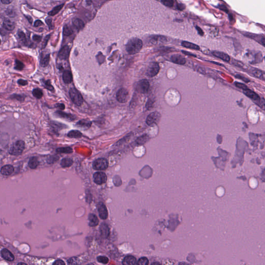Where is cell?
I'll return each instance as SVG.
<instances>
[{"label":"cell","instance_id":"cell-62","mask_svg":"<svg viewBox=\"0 0 265 265\" xmlns=\"http://www.w3.org/2000/svg\"><path fill=\"white\" fill-rule=\"evenodd\" d=\"M27 265V264H25V263H24V262H19V263H18V265Z\"/></svg>","mask_w":265,"mask_h":265},{"label":"cell","instance_id":"cell-29","mask_svg":"<svg viewBox=\"0 0 265 265\" xmlns=\"http://www.w3.org/2000/svg\"><path fill=\"white\" fill-rule=\"evenodd\" d=\"M18 36L19 40L22 45L24 46L28 45L27 38L26 36V34H24V32L19 30L18 32Z\"/></svg>","mask_w":265,"mask_h":265},{"label":"cell","instance_id":"cell-21","mask_svg":"<svg viewBox=\"0 0 265 265\" xmlns=\"http://www.w3.org/2000/svg\"><path fill=\"white\" fill-rule=\"evenodd\" d=\"M63 79L66 84H71L73 80V76L71 71H64L63 74Z\"/></svg>","mask_w":265,"mask_h":265},{"label":"cell","instance_id":"cell-60","mask_svg":"<svg viewBox=\"0 0 265 265\" xmlns=\"http://www.w3.org/2000/svg\"><path fill=\"white\" fill-rule=\"evenodd\" d=\"M179 265H189V264H187V263H186V262H180V263L179 264Z\"/></svg>","mask_w":265,"mask_h":265},{"label":"cell","instance_id":"cell-45","mask_svg":"<svg viewBox=\"0 0 265 265\" xmlns=\"http://www.w3.org/2000/svg\"><path fill=\"white\" fill-rule=\"evenodd\" d=\"M97 260L98 262L102 263L104 264H107L108 262H109V259L107 257L104 256H98L97 258Z\"/></svg>","mask_w":265,"mask_h":265},{"label":"cell","instance_id":"cell-38","mask_svg":"<svg viewBox=\"0 0 265 265\" xmlns=\"http://www.w3.org/2000/svg\"><path fill=\"white\" fill-rule=\"evenodd\" d=\"M68 265H80V262L78 258L71 257L67 260Z\"/></svg>","mask_w":265,"mask_h":265},{"label":"cell","instance_id":"cell-31","mask_svg":"<svg viewBox=\"0 0 265 265\" xmlns=\"http://www.w3.org/2000/svg\"><path fill=\"white\" fill-rule=\"evenodd\" d=\"M82 136V133L77 130H71L67 134V136L71 138H80Z\"/></svg>","mask_w":265,"mask_h":265},{"label":"cell","instance_id":"cell-9","mask_svg":"<svg viewBox=\"0 0 265 265\" xmlns=\"http://www.w3.org/2000/svg\"><path fill=\"white\" fill-rule=\"evenodd\" d=\"M150 84L147 80H142L138 82L136 86V90L141 93H146L149 89Z\"/></svg>","mask_w":265,"mask_h":265},{"label":"cell","instance_id":"cell-41","mask_svg":"<svg viewBox=\"0 0 265 265\" xmlns=\"http://www.w3.org/2000/svg\"><path fill=\"white\" fill-rule=\"evenodd\" d=\"M9 98L11 100H16L19 102H23L25 99V96L22 95L13 94L11 95Z\"/></svg>","mask_w":265,"mask_h":265},{"label":"cell","instance_id":"cell-2","mask_svg":"<svg viewBox=\"0 0 265 265\" xmlns=\"http://www.w3.org/2000/svg\"><path fill=\"white\" fill-rule=\"evenodd\" d=\"M25 148V143L22 140H18L15 142L11 146L9 153L11 155H19L23 152Z\"/></svg>","mask_w":265,"mask_h":265},{"label":"cell","instance_id":"cell-37","mask_svg":"<svg viewBox=\"0 0 265 265\" xmlns=\"http://www.w3.org/2000/svg\"><path fill=\"white\" fill-rule=\"evenodd\" d=\"M32 94L34 97H36L38 99H40L42 97L43 93H42V90L38 89V88H36V89L33 90Z\"/></svg>","mask_w":265,"mask_h":265},{"label":"cell","instance_id":"cell-47","mask_svg":"<svg viewBox=\"0 0 265 265\" xmlns=\"http://www.w3.org/2000/svg\"><path fill=\"white\" fill-rule=\"evenodd\" d=\"M46 24H47L48 26L49 27V29H53V24H52V19L51 18H47L46 19Z\"/></svg>","mask_w":265,"mask_h":265},{"label":"cell","instance_id":"cell-24","mask_svg":"<svg viewBox=\"0 0 265 265\" xmlns=\"http://www.w3.org/2000/svg\"><path fill=\"white\" fill-rule=\"evenodd\" d=\"M247 36L253 38L254 40H256L257 42H259L260 44H262V46H265V37L264 36L260 35H257V34H248Z\"/></svg>","mask_w":265,"mask_h":265},{"label":"cell","instance_id":"cell-52","mask_svg":"<svg viewBox=\"0 0 265 265\" xmlns=\"http://www.w3.org/2000/svg\"><path fill=\"white\" fill-rule=\"evenodd\" d=\"M43 22L40 20H36V21L34 22V26L35 27H38V26H40L42 25H43Z\"/></svg>","mask_w":265,"mask_h":265},{"label":"cell","instance_id":"cell-18","mask_svg":"<svg viewBox=\"0 0 265 265\" xmlns=\"http://www.w3.org/2000/svg\"><path fill=\"white\" fill-rule=\"evenodd\" d=\"M3 26L4 28L8 31H13L15 28V24L13 21L8 19H5L3 21Z\"/></svg>","mask_w":265,"mask_h":265},{"label":"cell","instance_id":"cell-14","mask_svg":"<svg viewBox=\"0 0 265 265\" xmlns=\"http://www.w3.org/2000/svg\"><path fill=\"white\" fill-rule=\"evenodd\" d=\"M1 255L4 260L9 262H13L15 260V256L11 252L6 249H3L1 251Z\"/></svg>","mask_w":265,"mask_h":265},{"label":"cell","instance_id":"cell-34","mask_svg":"<svg viewBox=\"0 0 265 265\" xmlns=\"http://www.w3.org/2000/svg\"><path fill=\"white\" fill-rule=\"evenodd\" d=\"M149 136L147 134L142 135V136L139 137L137 139V144H139V145L144 144L149 140Z\"/></svg>","mask_w":265,"mask_h":265},{"label":"cell","instance_id":"cell-16","mask_svg":"<svg viewBox=\"0 0 265 265\" xmlns=\"http://www.w3.org/2000/svg\"><path fill=\"white\" fill-rule=\"evenodd\" d=\"M100 231L101 235L103 238H106L109 236L110 233V229L106 224L104 223L101 224L100 226Z\"/></svg>","mask_w":265,"mask_h":265},{"label":"cell","instance_id":"cell-30","mask_svg":"<svg viewBox=\"0 0 265 265\" xmlns=\"http://www.w3.org/2000/svg\"><path fill=\"white\" fill-rule=\"evenodd\" d=\"M73 164V160L71 158H64L61 162V166L63 168L71 167Z\"/></svg>","mask_w":265,"mask_h":265},{"label":"cell","instance_id":"cell-46","mask_svg":"<svg viewBox=\"0 0 265 265\" xmlns=\"http://www.w3.org/2000/svg\"><path fill=\"white\" fill-rule=\"evenodd\" d=\"M161 2L163 3L164 5L166 6L169 7H171L173 5V1L172 0H164L162 1Z\"/></svg>","mask_w":265,"mask_h":265},{"label":"cell","instance_id":"cell-35","mask_svg":"<svg viewBox=\"0 0 265 265\" xmlns=\"http://www.w3.org/2000/svg\"><path fill=\"white\" fill-rule=\"evenodd\" d=\"M56 152L59 153H71L73 152V150L71 147H63L58 148Z\"/></svg>","mask_w":265,"mask_h":265},{"label":"cell","instance_id":"cell-12","mask_svg":"<svg viewBox=\"0 0 265 265\" xmlns=\"http://www.w3.org/2000/svg\"><path fill=\"white\" fill-rule=\"evenodd\" d=\"M166 42V38L165 37L158 35L153 36L150 38V42L153 45H158L160 44H163Z\"/></svg>","mask_w":265,"mask_h":265},{"label":"cell","instance_id":"cell-23","mask_svg":"<svg viewBox=\"0 0 265 265\" xmlns=\"http://www.w3.org/2000/svg\"><path fill=\"white\" fill-rule=\"evenodd\" d=\"M243 93L247 96L249 97L252 100H257L259 99L258 95L256 93H255L254 91H253L251 90L248 89L243 90Z\"/></svg>","mask_w":265,"mask_h":265},{"label":"cell","instance_id":"cell-19","mask_svg":"<svg viewBox=\"0 0 265 265\" xmlns=\"http://www.w3.org/2000/svg\"><path fill=\"white\" fill-rule=\"evenodd\" d=\"M91 124H92V122L91 121L88 120L83 119V120H81L78 121L76 125L78 127L82 128L84 129H89L91 126Z\"/></svg>","mask_w":265,"mask_h":265},{"label":"cell","instance_id":"cell-64","mask_svg":"<svg viewBox=\"0 0 265 265\" xmlns=\"http://www.w3.org/2000/svg\"><path fill=\"white\" fill-rule=\"evenodd\" d=\"M1 40H0V45H1Z\"/></svg>","mask_w":265,"mask_h":265},{"label":"cell","instance_id":"cell-61","mask_svg":"<svg viewBox=\"0 0 265 265\" xmlns=\"http://www.w3.org/2000/svg\"><path fill=\"white\" fill-rule=\"evenodd\" d=\"M151 265H160V264L159 262H155L152 263V264H151Z\"/></svg>","mask_w":265,"mask_h":265},{"label":"cell","instance_id":"cell-53","mask_svg":"<svg viewBox=\"0 0 265 265\" xmlns=\"http://www.w3.org/2000/svg\"><path fill=\"white\" fill-rule=\"evenodd\" d=\"M53 265H65L64 262L62 260H57L55 261L54 263L53 264Z\"/></svg>","mask_w":265,"mask_h":265},{"label":"cell","instance_id":"cell-59","mask_svg":"<svg viewBox=\"0 0 265 265\" xmlns=\"http://www.w3.org/2000/svg\"><path fill=\"white\" fill-rule=\"evenodd\" d=\"M182 53H185V55H192V56L195 57V55H192V53H187V52H185V51H182Z\"/></svg>","mask_w":265,"mask_h":265},{"label":"cell","instance_id":"cell-3","mask_svg":"<svg viewBox=\"0 0 265 265\" xmlns=\"http://www.w3.org/2000/svg\"><path fill=\"white\" fill-rule=\"evenodd\" d=\"M69 96L72 102L77 106H81L84 102V99L80 93L75 88H71L69 90Z\"/></svg>","mask_w":265,"mask_h":265},{"label":"cell","instance_id":"cell-56","mask_svg":"<svg viewBox=\"0 0 265 265\" xmlns=\"http://www.w3.org/2000/svg\"><path fill=\"white\" fill-rule=\"evenodd\" d=\"M24 16L26 18V19L28 20L29 23L30 24H32L33 19L32 18L31 16H29V15H24Z\"/></svg>","mask_w":265,"mask_h":265},{"label":"cell","instance_id":"cell-51","mask_svg":"<svg viewBox=\"0 0 265 265\" xmlns=\"http://www.w3.org/2000/svg\"><path fill=\"white\" fill-rule=\"evenodd\" d=\"M17 82H18V84L19 85L22 86H26V85L28 84V82H27L26 80L22 79H19L17 81Z\"/></svg>","mask_w":265,"mask_h":265},{"label":"cell","instance_id":"cell-40","mask_svg":"<svg viewBox=\"0 0 265 265\" xmlns=\"http://www.w3.org/2000/svg\"><path fill=\"white\" fill-rule=\"evenodd\" d=\"M24 67V63L18 60H15V69L17 71H22Z\"/></svg>","mask_w":265,"mask_h":265},{"label":"cell","instance_id":"cell-48","mask_svg":"<svg viewBox=\"0 0 265 265\" xmlns=\"http://www.w3.org/2000/svg\"><path fill=\"white\" fill-rule=\"evenodd\" d=\"M50 35H48L46 36L45 37V39L44 40V42H42V49H44L46 46L47 45L48 42L49 40L50 39Z\"/></svg>","mask_w":265,"mask_h":265},{"label":"cell","instance_id":"cell-57","mask_svg":"<svg viewBox=\"0 0 265 265\" xmlns=\"http://www.w3.org/2000/svg\"><path fill=\"white\" fill-rule=\"evenodd\" d=\"M196 28L197 29V31L198 32V34H200V35L202 36L204 35V32L201 29V28L200 27H198V26H196Z\"/></svg>","mask_w":265,"mask_h":265},{"label":"cell","instance_id":"cell-10","mask_svg":"<svg viewBox=\"0 0 265 265\" xmlns=\"http://www.w3.org/2000/svg\"><path fill=\"white\" fill-rule=\"evenodd\" d=\"M98 211L100 218L102 220L107 219L108 216V213L107 208L102 202H100L98 205Z\"/></svg>","mask_w":265,"mask_h":265},{"label":"cell","instance_id":"cell-6","mask_svg":"<svg viewBox=\"0 0 265 265\" xmlns=\"http://www.w3.org/2000/svg\"><path fill=\"white\" fill-rule=\"evenodd\" d=\"M160 71V66L158 63L152 62L150 63L148 67L146 74L149 77H153L155 76Z\"/></svg>","mask_w":265,"mask_h":265},{"label":"cell","instance_id":"cell-28","mask_svg":"<svg viewBox=\"0 0 265 265\" xmlns=\"http://www.w3.org/2000/svg\"><path fill=\"white\" fill-rule=\"evenodd\" d=\"M89 226L91 227H94L98 224L99 221L97 216L93 214H90L89 215Z\"/></svg>","mask_w":265,"mask_h":265},{"label":"cell","instance_id":"cell-43","mask_svg":"<svg viewBox=\"0 0 265 265\" xmlns=\"http://www.w3.org/2000/svg\"><path fill=\"white\" fill-rule=\"evenodd\" d=\"M59 156L58 155H51L48 158L47 162L49 164H51L55 163V162L59 160Z\"/></svg>","mask_w":265,"mask_h":265},{"label":"cell","instance_id":"cell-58","mask_svg":"<svg viewBox=\"0 0 265 265\" xmlns=\"http://www.w3.org/2000/svg\"><path fill=\"white\" fill-rule=\"evenodd\" d=\"M219 7H220V9H222V10H223V11H226V12L228 11L227 10V8H226L224 5H220L219 6Z\"/></svg>","mask_w":265,"mask_h":265},{"label":"cell","instance_id":"cell-7","mask_svg":"<svg viewBox=\"0 0 265 265\" xmlns=\"http://www.w3.org/2000/svg\"><path fill=\"white\" fill-rule=\"evenodd\" d=\"M94 182L98 185L105 183L107 180V177L104 172H96L93 175Z\"/></svg>","mask_w":265,"mask_h":265},{"label":"cell","instance_id":"cell-15","mask_svg":"<svg viewBox=\"0 0 265 265\" xmlns=\"http://www.w3.org/2000/svg\"><path fill=\"white\" fill-rule=\"evenodd\" d=\"M171 61L173 63L179 65H184L186 63L185 59L180 55H174L171 57Z\"/></svg>","mask_w":265,"mask_h":265},{"label":"cell","instance_id":"cell-44","mask_svg":"<svg viewBox=\"0 0 265 265\" xmlns=\"http://www.w3.org/2000/svg\"><path fill=\"white\" fill-rule=\"evenodd\" d=\"M149 262V260L147 257H142L138 260L137 265H148Z\"/></svg>","mask_w":265,"mask_h":265},{"label":"cell","instance_id":"cell-20","mask_svg":"<svg viewBox=\"0 0 265 265\" xmlns=\"http://www.w3.org/2000/svg\"><path fill=\"white\" fill-rule=\"evenodd\" d=\"M212 54L214 56H215L216 57L220 58V59H222V60H223V61H226V62H229L231 60L230 57L225 53L220 52V51H214L213 52Z\"/></svg>","mask_w":265,"mask_h":265},{"label":"cell","instance_id":"cell-8","mask_svg":"<svg viewBox=\"0 0 265 265\" xmlns=\"http://www.w3.org/2000/svg\"><path fill=\"white\" fill-rule=\"evenodd\" d=\"M129 98V92L124 88L119 90L117 93V99L119 102L121 103L126 102Z\"/></svg>","mask_w":265,"mask_h":265},{"label":"cell","instance_id":"cell-17","mask_svg":"<svg viewBox=\"0 0 265 265\" xmlns=\"http://www.w3.org/2000/svg\"><path fill=\"white\" fill-rule=\"evenodd\" d=\"M14 168L11 165H6L3 166L1 169V173L4 176H9L13 173Z\"/></svg>","mask_w":265,"mask_h":265},{"label":"cell","instance_id":"cell-25","mask_svg":"<svg viewBox=\"0 0 265 265\" xmlns=\"http://www.w3.org/2000/svg\"><path fill=\"white\" fill-rule=\"evenodd\" d=\"M250 73L253 76H254L255 77H257V78L262 79V80L265 79V73L263 71L256 69H253L252 70L250 71Z\"/></svg>","mask_w":265,"mask_h":265},{"label":"cell","instance_id":"cell-27","mask_svg":"<svg viewBox=\"0 0 265 265\" xmlns=\"http://www.w3.org/2000/svg\"><path fill=\"white\" fill-rule=\"evenodd\" d=\"M50 61V54H47L44 56L42 57L40 60V65L42 67H47Z\"/></svg>","mask_w":265,"mask_h":265},{"label":"cell","instance_id":"cell-1","mask_svg":"<svg viewBox=\"0 0 265 265\" xmlns=\"http://www.w3.org/2000/svg\"><path fill=\"white\" fill-rule=\"evenodd\" d=\"M142 47V40L138 38H133L129 40L126 45V51L130 55H135L138 53Z\"/></svg>","mask_w":265,"mask_h":265},{"label":"cell","instance_id":"cell-33","mask_svg":"<svg viewBox=\"0 0 265 265\" xmlns=\"http://www.w3.org/2000/svg\"><path fill=\"white\" fill-rule=\"evenodd\" d=\"M181 45L184 47L191 49L193 50H199L200 49V47L198 45L193 44L191 42H182Z\"/></svg>","mask_w":265,"mask_h":265},{"label":"cell","instance_id":"cell-13","mask_svg":"<svg viewBox=\"0 0 265 265\" xmlns=\"http://www.w3.org/2000/svg\"><path fill=\"white\" fill-rule=\"evenodd\" d=\"M55 115L57 116L62 118L65 119L69 121H73L75 120L76 117V116H74L73 115H71L70 113H64L61 111H57L55 112Z\"/></svg>","mask_w":265,"mask_h":265},{"label":"cell","instance_id":"cell-4","mask_svg":"<svg viewBox=\"0 0 265 265\" xmlns=\"http://www.w3.org/2000/svg\"><path fill=\"white\" fill-rule=\"evenodd\" d=\"M108 167V162L105 158H100L93 163V168L96 171H104Z\"/></svg>","mask_w":265,"mask_h":265},{"label":"cell","instance_id":"cell-22","mask_svg":"<svg viewBox=\"0 0 265 265\" xmlns=\"http://www.w3.org/2000/svg\"><path fill=\"white\" fill-rule=\"evenodd\" d=\"M136 263V259L133 256H127L124 258L122 262L123 265H135Z\"/></svg>","mask_w":265,"mask_h":265},{"label":"cell","instance_id":"cell-26","mask_svg":"<svg viewBox=\"0 0 265 265\" xmlns=\"http://www.w3.org/2000/svg\"><path fill=\"white\" fill-rule=\"evenodd\" d=\"M73 26L78 31L84 28V22L80 19H74L73 20Z\"/></svg>","mask_w":265,"mask_h":265},{"label":"cell","instance_id":"cell-32","mask_svg":"<svg viewBox=\"0 0 265 265\" xmlns=\"http://www.w3.org/2000/svg\"><path fill=\"white\" fill-rule=\"evenodd\" d=\"M28 165L30 168L34 169L37 167L39 165V162L36 157H32L30 159L28 163Z\"/></svg>","mask_w":265,"mask_h":265},{"label":"cell","instance_id":"cell-5","mask_svg":"<svg viewBox=\"0 0 265 265\" xmlns=\"http://www.w3.org/2000/svg\"><path fill=\"white\" fill-rule=\"evenodd\" d=\"M160 113L157 111L152 113L147 117L146 123L149 126H152L153 125L156 124L160 121Z\"/></svg>","mask_w":265,"mask_h":265},{"label":"cell","instance_id":"cell-54","mask_svg":"<svg viewBox=\"0 0 265 265\" xmlns=\"http://www.w3.org/2000/svg\"><path fill=\"white\" fill-rule=\"evenodd\" d=\"M12 2H13V1H11V0H1V2L3 4H5V5L9 4Z\"/></svg>","mask_w":265,"mask_h":265},{"label":"cell","instance_id":"cell-39","mask_svg":"<svg viewBox=\"0 0 265 265\" xmlns=\"http://www.w3.org/2000/svg\"><path fill=\"white\" fill-rule=\"evenodd\" d=\"M42 85L43 86L46 88L47 89L49 90L50 91H54V88L53 86L51 84L50 81L49 80H43L42 82Z\"/></svg>","mask_w":265,"mask_h":265},{"label":"cell","instance_id":"cell-49","mask_svg":"<svg viewBox=\"0 0 265 265\" xmlns=\"http://www.w3.org/2000/svg\"><path fill=\"white\" fill-rule=\"evenodd\" d=\"M235 85L237 88H240V89H247V86L246 85L243 84H241V83H239V82H235Z\"/></svg>","mask_w":265,"mask_h":265},{"label":"cell","instance_id":"cell-36","mask_svg":"<svg viewBox=\"0 0 265 265\" xmlns=\"http://www.w3.org/2000/svg\"><path fill=\"white\" fill-rule=\"evenodd\" d=\"M64 5V4H62L61 5L56 6L53 9L52 11H50L48 13V15L50 16H55L62 9V8H63Z\"/></svg>","mask_w":265,"mask_h":265},{"label":"cell","instance_id":"cell-63","mask_svg":"<svg viewBox=\"0 0 265 265\" xmlns=\"http://www.w3.org/2000/svg\"><path fill=\"white\" fill-rule=\"evenodd\" d=\"M94 265V264H89V265Z\"/></svg>","mask_w":265,"mask_h":265},{"label":"cell","instance_id":"cell-11","mask_svg":"<svg viewBox=\"0 0 265 265\" xmlns=\"http://www.w3.org/2000/svg\"><path fill=\"white\" fill-rule=\"evenodd\" d=\"M69 47L68 46H65L61 49L58 54V57L61 60H67L69 57Z\"/></svg>","mask_w":265,"mask_h":265},{"label":"cell","instance_id":"cell-55","mask_svg":"<svg viewBox=\"0 0 265 265\" xmlns=\"http://www.w3.org/2000/svg\"><path fill=\"white\" fill-rule=\"evenodd\" d=\"M55 106L58 108L60 109L61 110H64L65 109V105L63 104H57L55 105Z\"/></svg>","mask_w":265,"mask_h":265},{"label":"cell","instance_id":"cell-50","mask_svg":"<svg viewBox=\"0 0 265 265\" xmlns=\"http://www.w3.org/2000/svg\"><path fill=\"white\" fill-rule=\"evenodd\" d=\"M32 38H33V40L34 42H40L41 41V40H42V36H40V35H34L33 36Z\"/></svg>","mask_w":265,"mask_h":265},{"label":"cell","instance_id":"cell-42","mask_svg":"<svg viewBox=\"0 0 265 265\" xmlns=\"http://www.w3.org/2000/svg\"><path fill=\"white\" fill-rule=\"evenodd\" d=\"M63 34L65 36H69L73 33V31L70 26L65 25L63 28Z\"/></svg>","mask_w":265,"mask_h":265}]
</instances>
